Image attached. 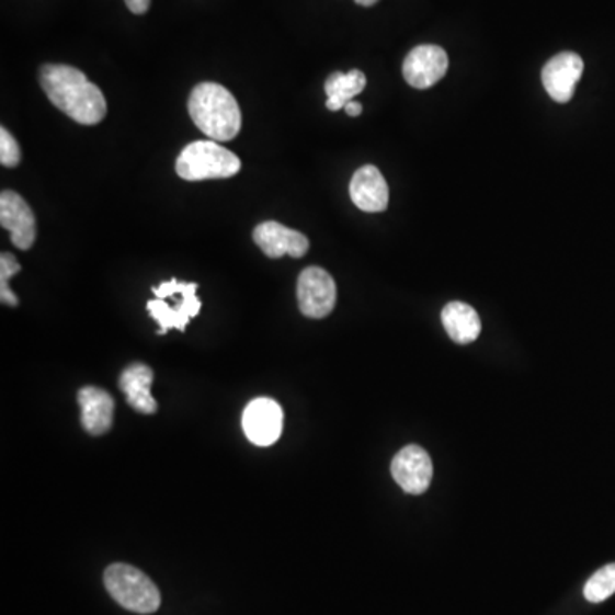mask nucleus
I'll return each instance as SVG.
<instances>
[{"mask_svg": "<svg viewBox=\"0 0 615 615\" xmlns=\"http://www.w3.org/2000/svg\"><path fill=\"white\" fill-rule=\"evenodd\" d=\"M39 84L48 100L78 124H100L109 112L105 94L76 67L47 64L39 70Z\"/></svg>", "mask_w": 615, "mask_h": 615, "instance_id": "1", "label": "nucleus"}, {"mask_svg": "<svg viewBox=\"0 0 615 615\" xmlns=\"http://www.w3.org/2000/svg\"><path fill=\"white\" fill-rule=\"evenodd\" d=\"M189 113L205 136L228 143L241 130V110L237 98L217 82H201L189 98Z\"/></svg>", "mask_w": 615, "mask_h": 615, "instance_id": "2", "label": "nucleus"}, {"mask_svg": "<svg viewBox=\"0 0 615 615\" xmlns=\"http://www.w3.org/2000/svg\"><path fill=\"white\" fill-rule=\"evenodd\" d=\"M197 287L198 284L180 283L174 277L152 287L156 299L148 301L146 308L159 326L158 335H164L173 329L185 332L189 321L197 317L202 308Z\"/></svg>", "mask_w": 615, "mask_h": 615, "instance_id": "3", "label": "nucleus"}, {"mask_svg": "<svg viewBox=\"0 0 615 615\" xmlns=\"http://www.w3.org/2000/svg\"><path fill=\"white\" fill-rule=\"evenodd\" d=\"M174 170L186 182L225 180L240 173L241 161L216 140H197L180 152Z\"/></svg>", "mask_w": 615, "mask_h": 615, "instance_id": "4", "label": "nucleus"}, {"mask_svg": "<svg viewBox=\"0 0 615 615\" xmlns=\"http://www.w3.org/2000/svg\"><path fill=\"white\" fill-rule=\"evenodd\" d=\"M105 586L116 604L136 614H152L161 605V593L148 574L124 562L105 571Z\"/></svg>", "mask_w": 615, "mask_h": 615, "instance_id": "5", "label": "nucleus"}, {"mask_svg": "<svg viewBox=\"0 0 615 615\" xmlns=\"http://www.w3.org/2000/svg\"><path fill=\"white\" fill-rule=\"evenodd\" d=\"M337 286L332 275L320 267H308L299 274L298 305L305 317H329L335 308Z\"/></svg>", "mask_w": 615, "mask_h": 615, "instance_id": "6", "label": "nucleus"}, {"mask_svg": "<svg viewBox=\"0 0 615 615\" xmlns=\"http://www.w3.org/2000/svg\"><path fill=\"white\" fill-rule=\"evenodd\" d=\"M448 55L437 45H419L403 60L402 75L415 90H428L448 72Z\"/></svg>", "mask_w": 615, "mask_h": 615, "instance_id": "7", "label": "nucleus"}, {"mask_svg": "<svg viewBox=\"0 0 615 615\" xmlns=\"http://www.w3.org/2000/svg\"><path fill=\"white\" fill-rule=\"evenodd\" d=\"M284 412L280 403L260 397L248 403L243 412V431L257 446H271L283 434Z\"/></svg>", "mask_w": 615, "mask_h": 615, "instance_id": "8", "label": "nucleus"}, {"mask_svg": "<svg viewBox=\"0 0 615 615\" xmlns=\"http://www.w3.org/2000/svg\"><path fill=\"white\" fill-rule=\"evenodd\" d=\"M583 70V58L580 55L574 52H562L550 58L542 69V84L554 101L569 103L573 100Z\"/></svg>", "mask_w": 615, "mask_h": 615, "instance_id": "9", "label": "nucleus"}, {"mask_svg": "<svg viewBox=\"0 0 615 615\" xmlns=\"http://www.w3.org/2000/svg\"><path fill=\"white\" fill-rule=\"evenodd\" d=\"M391 476L403 491L422 494L428 491L433 479V462L421 446H406L391 462Z\"/></svg>", "mask_w": 615, "mask_h": 615, "instance_id": "10", "label": "nucleus"}, {"mask_svg": "<svg viewBox=\"0 0 615 615\" xmlns=\"http://www.w3.org/2000/svg\"><path fill=\"white\" fill-rule=\"evenodd\" d=\"M0 225L8 229L12 244L20 250H30L35 244V214L30 204L12 190L0 194Z\"/></svg>", "mask_w": 615, "mask_h": 615, "instance_id": "11", "label": "nucleus"}, {"mask_svg": "<svg viewBox=\"0 0 615 615\" xmlns=\"http://www.w3.org/2000/svg\"><path fill=\"white\" fill-rule=\"evenodd\" d=\"M253 241L269 259L289 255L301 259L310 250V241L296 229L286 228L277 221H265L253 229Z\"/></svg>", "mask_w": 615, "mask_h": 615, "instance_id": "12", "label": "nucleus"}, {"mask_svg": "<svg viewBox=\"0 0 615 615\" xmlns=\"http://www.w3.org/2000/svg\"><path fill=\"white\" fill-rule=\"evenodd\" d=\"M349 194L357 209L364 213H384L388 207V185L384 174L373 164L360 168L354 173Z\"/></svg>", "mask_w": 615, "mask_h": 615, "instance_id": "13", "label": "nucleus"}, {"mask_svg": "<svg viewBox=\"0 0 615 615\" xmlns=\"http://www.w3.org/2000/svg\"><path fill=\"white\" fill-rule=\"evenodd\" d=\"M79 406H81L82 426L93 436L109 433L113 424V402L109 391L96 387H84L78 395Z\"/></svg>", "mask_w": 615, "mask_h": 615, "instance_id": "14", "label": "nucleus"}, {"mask_svg": "<svg viewBox=\"0 0 615 615\" xmlns=\"http://www.w3.org/2000/svg\"><path fill=\"white\" fill-rule=\"evenodd\" d=\"M155 373L143 363L130 364L121 376V390L125 394L128 406L140 414H155L158 410L155 397L151 395Z\"/></svg>", "mask_w": 615, "mask_h": 615, "instance_id": "15", "label": "nucleus"}, {"mask_svg": "<svg viewBox=\"0 0 615 615\" xmlns=\"http://www.w3.org/2000/svg\"><path fill=\"white\" fill-rule=\"evenodd\" d=\"M442 321L446 333L457 344H470V342L477 341V337L480 335V330H482L479 315L467 303H448L443 308Z\"/></svg>", "mask_w": 615, "mask_h": 615, "instance_id": "16", "label": "nucleus"}, {"mask_svg": "<svg viewBox=\"0 0 615 615\" xmlns=\"http://www.w3.org/2000/svg\"><path fill=\"white\" fill-rule=\"evenodd\" d=\"M366 76L360 69L349 70V72H333L327 78V109L330 112H339L345 109L349 101H353L357 94L363 93L366 88Z\"/></svg>", "mask_w": 615, "mask_h": 615, "instance_id": "17", "label": "nucleus"}, {"mask_svg": "<svg viewBox=\"0 0 615 615\" xmlns=\"http://www.w3.org/2000/svg\"><path fill=\"white\" fill-rule=\"evenodd\" d=\"M615 593V562L599 569L586 584H584V599L592 604H600Z\"/></svg>", "mask_w": 615, "mask_h": 615, "instance_id": "18", "label": "nucleus"}, {"mask_svg": "<svg viewBox=\"0 0 615 615\" xmlns=\"http://www.w3.org/2000/svg\"><path fill=\"white\" fill-rule=\"evenodd\" d=\"M18 272H21V263L18 262L16 257L8 252L2 253L0 255V301H2V305L12 306V308L20 305V299L12 293L9 281Z\"/></svg>", "mask_w": 615, "mask_h": 615, "instance_id": "19", "label": "nucleus"}, {"mask_svg": "<svg viewBox=\"0 0 615 615\" xmlns=\"http://www.w3.org/2000/svg\"><path fill=\"white\" fill-rule=\"evenodd\" d=\"M0 163L5 168H16L21 163V148L8 128H0Z\"/></svg>", "mask_w": 615, "mask_h": 615, "instance_id": "20", "label": "nucleus"}, {"mask_svg": "<svg viewBox=\"0 0 615 615\" xmlns=\"http://www.w3.org/2000/svg\"><path fill=\"white\" fill-rule=\"evenodd\" d=\"M125 4L134 14H146L151 5V0H125Z\"/></svg>", "mask_w": 615, "mask_h": 615, "instance_id": "21", "label": "nucleus"}, {"mask_svg": "<svg viewBox=\"0 0 615 615\" xmlns=\"http://www.w3.org/2000/svg\"><path fill=\"white\" fill-rule=\"evenodd\" d=\"M345 113L349 116H360L363 113V106L357 103V101H349L348 105H345Z\"/></svg>", "mask_w": 615, "mask_h": 615, "instance_id": "22", "label": "nucleus"}, {"mask_svg": "<svg viewBox=\"0 0 615 615\" xmlns=\"http://www.w3.org/2000/svg\"><path fill=\"white\" fill-rule=\"evenodd\" d=\"M354 2H356V4L363 5V8H372V5H375L378 0H354Z\"/></svg>", "mask_w": 615, "mask_h": 615, "instance_id": "23", "label": "nucleus"}]
</instances>
